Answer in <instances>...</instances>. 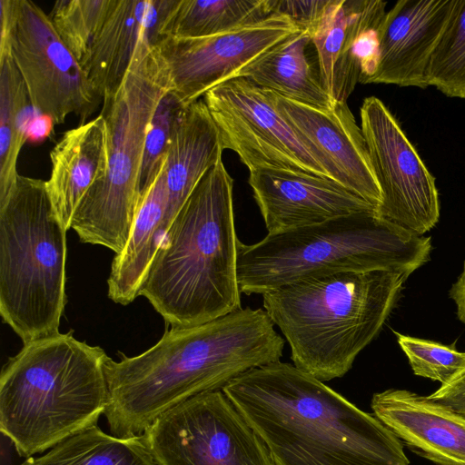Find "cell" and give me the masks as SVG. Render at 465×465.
<instances>
[{
  "instance_id": "1",
  "label": "cell",
  "mask_w": 465,
  "mask_h": 465,
  "mask_svg": "<svg viewBox=\"0 0 465 465\" xmlns=\"http://www.w3.org/2000/svg\"><path fill=\"white\" fill-rule=\"evenodd\" d=\"M274 326L264 309L241 308L202 324L171 327L136 356L108 357L104 415L111 434L141 435L186 400L222 391L249 370L279 361L285 341Z\"/></svg>"
},
{
  "instance_id": "2",
  "label": "cell",
  "mask_w": 465,
  "mask_h": 465,
  "mask_svg": "<svg viewBox=\"0 0 465 465\" xmlns=\"http://www.w3.org/2000/svg\"><path fill=\"white\" fill-rule=\"evenodd\" d=\"M275 465H409L401 440L379 419L294 364L275 361L222 390Z\"/></svg>"
},
{
  "instance_id": "3",
  "label": "cell",
  "mask_w": 465,
  "mask_h": 465,
  "mask_svg": "<svg viewBox=\"0 0 465 465\" xmlns=\"http://www.w3.org/2000/svg\"><path fill=\"white\" fill-rule=\"evenodd\" d=\"M232 189L221 159L202 177L150 264L139 296L171 327L202 324L242 308Z\"/></svg>"
},
{
  "instance_id": "4",
  "label": "cell",
  "mask_w": 465,
  "mask_h": 465,
  "mask_svg": "<svg viewBox=\"0 0 465 465\" xmlns=\"http://www.w3.org/2000/svg\"><path fill=\"white\" fill-rule=\"evenodd\" d=\"M108 357L70 331L24 343L8 359L0 375V430L19 456L97 425L108 403Z\"/></svg>"
},
{
  "instance_id": "5",
  "label": "cell",
  "mask_w": 465,
  "mask_h": 465,
  "mask_svg": "<svg viewBox=\"0 0 465 465\" xmlns=\"http://www.w3.org/2000/svg\"><path fill=\"white\" fill-rule=\"evenodd\" d=\"M406 280L388 271L337 272L267 292L262 304L293 364L327 381L344 376L378 336Z\"/></svg>"
},
{
  "instance_id": "6",
  "label": "cell",
  "mask_w": 465,
  "mask_h": 465,
  "mask_svg": "<svg viewBox=\"0 0 465 465\" xmlns=\"http://www.w3.org/2000/svg\"><path fill=\"white\" fill-rule=\"evenodd\" d=\"M431 240L377 213H359L239 242L241 292L263 294L306 278L388 271L405 277L430 259Z\"/></svg>"
},
{
  "instance_id": "7",
  "label": "cell",
  "mask_w": 465,
  "mask_h": 465,
  "mask_svg": "<svg viewBox=\"0 0 465 465\" xmlns=\"http://www.w3.org/2000/svg\"><path fill=\"white\" fill-rule=\"evenodd\" d=\"M170 74L157 46L143 41L117 92L103 99L107 171L84 196L71 221L81 242L104 246L115 255L126 246L140 204L139 177L145 137Z\"/></svg>"
},
{
  "instance_id": "8",
  "label": "cell",
  "mask_w": 465,
  "mask_h": 465,
  "mask_svg": "<svg viewBox=\"0 0 465 465\" xmlns=\"http://www.w3.org/2000/svg\"><path fill=\"white\" fill-rule=\"evenodd\" d=\"M66 232L45 182L19 174L0 203V314L24 343L59 332Z\"/></svg>"
},
{
  "instance_id": "9",
  "label": "cell",
  "mask_w": 465,
  "mask_h": 465,
  "mask_svg": "<svg viewBox=\"0 0 465 465\" xmlns=\"http://www.w3.org/2000/svg\"><path fill=\"white\" fill-rule=\"evenodd\" d=\"M143 434L160 465H275L223 391L186 400Z\"/></svg>"
},
{
  "instance_id": "10",
  "label": "cell",
  "mask_w": 465,
  "mask_h": 465,
  "mask_svg": "<svg viewBox=\"0 0 465 465\" xmlns=\"http://www.w3.org/2000/svg\"><path fill=\"white\" fill-rule=\"evenodd\" d=\"M10 50L36 112L54 124L70 114L79 117V124L88 122L102 98L49 15L30 0H13Z\"/></svg>"
},
{
  "instance_id": "11",
  "label": "cell",
  "mask_w": 465,
  "mask_h": 465,
  "mask_svg": "<svg viewBox=\"0 0 465 465\" xmlns=\"http://www.w3.org/2000/svg\"><path fill=\"white\" fill-rule=\"evenodd\" d=\"M203 97L223 150L235 152L249 172L280 169L328 178L280 114L270 91L237 76Z\"/></svg>"
},
{
  "instance_id": "12",
  "label": "cell",
  "mask_w": 465,
  "mask_h": 465,
  "mask_svg": "<svg viewBox=\"0 0 465 465\" xmlns=\"http://www.w3.org/2000/svg\"><path fill=\"white\" fill-rule=\"evenodd\" d=\"M361 129L381 192L377 215L417 235L432 229L440 217L435 178L378 97L363 100Z\"/></svg>"
},
{
  "instance_id": "13",
  "label": "cell",
  "mask_w": 465,
  "mask_h": 465,
  "mask_svg": "<svg viewBox=\"0 0 465 465\" xmlns=\"http://www.w3.org/2000/svg\"><path fill=\"white\" fill-rule=\"evenodd\" d=\"M304 30L288 16L268 17L202 38L162 37L156 46L167 64L171 93L183 104L199 100L214 86L237 76L262 54Z\"/></svg>"
},
{
  "instance_id": "14",
  "label": "cell",
  "mask_w": 465,
  "mask_h": 465,
  "mask_svg": "<svg viewBox=\"0 0 465 465\" xmlns=\"http://www.w3.org/2000/svg\"><path fill=\"white\" fill-rule=\"evenodd\" d=\"M271 92V91H270ZM284 120L329 179L378 210L381 192L361 129L347 103L322 111L271 92Z\"/></svg>"
},
{
  "instance_id": "15",
  "label": "cell",
  "mask_w": 465,
  "mask_h": 465,
  "mask_svg": "<svg viewBox=\"0 0 465 465\" xmlns=\"http://www.w3.org/2000/svg\"><path fill=\"white\" fill-rule=\"evenodd\" d=\"M460 0H401L378 28V58L364 84L428 87L430 58Z\"/></svg>"
},
{
  "instance_id": "16",
  "label": "cell",
  "mask_w": 465,
  "mask_h": 465,
  "mask_svg": "<svg viewBox=\"0 0 465 465\" xmlns=\"http://www.w3.org/2000/svg\"><path fill=\"white\" fill-rule=\"evenodd\" d=\"M248 183L269 234L377 209L336 182L280 169L249 172Z\"/></svg>"
},
{
  "instance_id": "17",
  "label": "cell",
  "mask_w": 465,
  "mask_h": 465,
  "mask_svg": "<svg viewBox=\"0 0 465 465\" xmlns=\"http://www.w3.org/2000/svg\"><path fill=\"white\" fill-rule=\"evenodd\" d=\"M374 416L409 450L436 465H465V418L428 396L389 389L374 393Z\"/></svg>"
},
{
  "instance_id": "18",
  "label": "cell",
  "mask_w": 465,
  "mask_h": 465,
  "mask_svg": "<svg viewBox=\"0 0 465 465\" xmlns=\"http://www.w3.org/2000/svg\"><path fill=\"white\" fill-rule=\"evenodd\" d=\"M173 0H113L93 41L84 71L103 99L119 89L140 44L156 43Z\"/></svg>"
},
{
  "instance_id": "19",
  "label": "cell",
  "mask_w": 465,
  "mask_h": 465,
  "mask_svg": "<svg viewBox=\"0 0 465 465\" xmlns=\"http://www.w3.org/2000/svg\"><path fill=\"white\" fill-rule=\"evenodd\" d=\"M387 3L367 0H328L309 31L319 67V77L335 102L347 103L361 77L354 48L360 35L379 27Z\"/></svg>"
},
{
  "instance_id": "20",
  "label": "cell",
  "mask_w": 465,
  "mask_h": 465,
  "mask_svg": "<svg viewBox=\"0 0 465 465\" xmlns=\"http://www.w3.org/2000/svg\"><path fill=\"white\" fill-rule=\"evenodd\" d=\"M51 174L45 188L56 214L70 229L86 193L107 171L106 125L100 114L67 130L50 152Z\"/></svg>"
},
{
  "instance_id": "21",
  "label": "cell",
  "mask_w": 465,
  "mask_h": 465,
  "mask_svg": "<svg viewBox=\"0 0 465 465\" xmlns=\"http://www.w3.org/2000/svg\"><path fill=\"white\" fill-rule=\"evenodd\" d=\"M223 152L218 128L203 100L184 106L175 122L164 165L169 203L176 214Z\"/></svg>"
},
{
  "instance_id": "22",
  "label": "cell",
  "mask_w": 465,
  "mask_h": 465,
  "mask_svg": "<svg viewBox=\"0 0 465 465\" xmlns=\"http://www.w3.org/2000/svg\"><path fill=\"white\" fill-rule=\"evenodd\" d=\"M311 44L310 32L302 30L262 54L237 76L299 104L331 111L336 102L312 69L306 54Z\"/></svg>"
},
{
  "instance_id": "23",
  "label": "cell",
  "mask_w": 465,
  "mask_h": 465,
  "mask_svg": "<svg viewBox=\"0 0 465 465\" xmlns=\"http://www.w3.org/2000/svg\"><path fill=\"white\" fill-rule=\"evenodd\" d=\"M273 14L269 0H173L161 37L202 38L259 22Z\"/></svg>"
},
{
  "instance_id": "24",
  "label": "cell",
  "mask_w": 465,
  "mask_h": 465,
  "mask_svg": "<svg viewBox=\"0 0 465 465\" xmlns=\"http://www.w3.org/2000/svg\"><path fill=\"white\" fill-rule=\"evenodd\" d=\"M19 465H160L144 434L117 437L98 425L85 429Z\"/></svg>"
},
{
  "instance_id": "25",
  "label": "cell",
  "mask_w": 465,
  "mask_h": 465,
  "mask_svg": "<svg viewBox=\"0 0 465 465\" xmlns=\"http://www.w3.org/2000/svg\"><path fill=\"white\" fill-rule=\"evenodd\" d=\"M35 113L11 54L0 57V203L19 175L18 156Z\"/></svg>"
},
{
  "instance_id": "26",
  "label": "cell",
  "mask_w": 465,
  "mask_h": 465,
  "mask_svg": "<svg viewBox=\"0 0 465 465\" xmlns=\"http://www.w3.org/2000/svg\"><path fill=\"white\" fill-rule=\"evenodd\" d=\"M113 0H59L49 15L59 37L84 70Z\"/></svg>"
},
{
  "instance_id": "27",
  "label": "cell",
  "mask_w": 465,
  "mask_h": 465,
  "mask_svg": "<svg viewBox=\"0 0 465 465\" xmlns=\"http://www.w3.org/2000/svg\"><path fill=\"white\" fill-rule=\"evenodd\" d=\"M428 86L465 100V0H460L428 66Z\"/></svg>"
},
{
  "instance_id": "28",
  "label": "cell",
  "mask_w": 465,
  "mask_h": 465,
  "mask_svg": "<svg viewBox=\"0 0 465 465\" xmlns=\"http://www.w3.org/2000/svg\"><path fill=\"white\" fill-rule=\"evenodd\" d=\"M184 106L173 94L168 92L156 108L144 142L139 177L141 198L165 163L175 122Z\"/></svg>"
},
{
  "instance_id": "29",
  "label": "cell",
  "mask_w": 465,
  "mask_h": 465,
  "mask_svg": "<svg viewBox=\"0 0 465 465\" xmlns=\"http://www.w3.org/2000/svg\"><path fill=\"white\" fill-rule=\"evenodd\" d=\"M395 334L417 376L440 381L442 385L465 367V352L457 351L454 344L444 345L396 331Z\"/></svg>"
},
{
  "instance_id": "30",
  "label": "cell",
  "mask_w": 465,
  "mask_h": 465,
  "mask_svg": "<svg viewBox=\"0 0 465 465\" xmlns=\"http://www.w3.org/2000/svg\"><path fill=\"white\" fill-rule=\"evenodd\" d=\"M328 0H269L272 13L291 18L301 28L310 31L322 15Z\"/></svg>"
},
{
  "instance_id": "31",
  "label": "cell",
  "mask_w": 465,
  "mask_h": 465,
  "mask_svg": "<svg viewBox=\"0 0 465 465\" xmlns=\"http://www.w3.org/2000/svg\"><path fill=\"white\" fill-rule=\"evenodd\" d=\"M428 397L465 418V367Z\"/></svg>"
},
{
  "instance_id": "32",
  "label": "cell",
  "mask_w": 465,
  "mask_h": 465,
  "mask_svg": "<svg viewBox=\"0 0 465 465\" xmlns=\"http://www.w3.org/2000/svg\"><path fill=\"white\" fill-rule=\"evenodd\" d=\"M53 119L36 112L29 122L26 139L31 143H40L49 138L54 132Z\"/></svg>"
},
{
  "instance_id": "33",
  "label": "cell",
  "mask_w": 465,
  "mask_h": 465,
  "mask_svg": "<svg viewBox=\"0 0 465 465\" xmlns=\"http://www.w3.org/2000/svg\"><path fill=\"white\" fill-rule=\"evenodd\" d=\"M450 297L456 304L459 320L465 323V262L461 273L450 288Z\"/></svg>"
}]
</instances>
